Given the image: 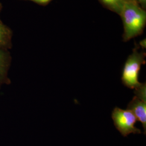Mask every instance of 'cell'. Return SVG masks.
<instances>
[{
  "label": "cell",
  "instance_id": "1",
  "mask_svg": "<svg viewBox=\"0 0 146 146\" xmlns=\"http://www.w3.org/2000/svg\"><path fill=\"white\" fill-rule=\"evenodd\" d=\"M120 16L124 27L125 41L141 34L146 25V11L135 0H129L125 3Z\"/></svg>",
  "mask_w": 146,
  "mask_h": 146
},
{
  "label": "cell",
  "instance_id": "2",
  "mask_svg": "<svg viewBox=\"0 0 146 146\" xmlns=\"http://www.w3.org/2000/svg\"><path fill=\"white\" fill-rule=\"evenodd\" d=\"M145 56V52H138L135 48L127 58L123 67L121 78L122 82L126 87L135 89L141 84L138 78L141 65L146 63Z\"/></svg>",
  "mask_w": 146,
  "mask_h": 146
},
{
  "label": "cell",
  "instance_id": "3",
  "mask_svg": "<svg viewBox=\"0 0 146 146\" xmlns=\"http://www.w3.org/2000/svg\"><path fill=\"white\" fill-rule=\"evenodd\" d=\"M111 118L116 128L123 136H127L131 133L141 134V130L135 126L137 120L131 110L115 107L112 111Z\"/></svg>",
  "mask_w": 146,
  "mask_h": 146
},
{
  "label": "cell",
  "instance_id": "4",
  "mask_svg": "<svg viewBox=\"0 0 146 146\" xmlns=\"http://www.w3.org/2000/svg\"><path fill=\"white\" fill-rule=\"evenodd\" d=\"M127 110L135 116L137 121H140L142 124L145 134L146 131V101L141 100L135 96L128 104Z\"/></svg>",
  "mask_w": 146,
  "mask_h": 146
},
{
  "label": "cell",
  "instance_id": "5",
  "mask_svg": "<svg viewBox=\"0 0 146 146\" xmlns=\"http://www.w3.org/2000/svg\"><path fill=\"white\" fill-rule=\"evenodd\" d=\"M108 9L121 15L125 3L129 0H100Z\"/></svg>",
  "mask_w": 146,
  "mask_h": 146
},
{
  "label": "cell",
  "instance_id": "6",
  "mask_svg": "<svg viewBox=\"0 0 146 146\" xmlns=\"http://www.w3.org/2000/svg\"><path fill=\"white\" fill-rule=\"evenodd\" d=\"M9 31L0 22V47L5 46L9 40Z\"/></svg>",
  "mask_w": 146,
  "mask_h": 146
},
{
  "label": "cell",
  "instance_id": "7",
  "mask_svg": "<svg viewBox=\"0 0 146 146\" xmlns=\"http://www.w3.org/2000/svg\"><path fill=\"white\" fill-rule=\"evenodd\" d=\"M5 68V54L0 50V79L3 76Z\"/></svg>",
  "mask_w": 146,
  "mask_h": 146
},
{
  "label": "cell",
  "instance_id": "8",
  "mask_svg": "<svg viewBox=\"0 0 146 146\" xmlns=\"http://www.w3.org/2000/svg\"><path fill=\"white\" fill-rule=\"evenodd\" d=\"M35 2H36L39 4H46L49 2H50L51 0H31Z\"/></svg>",
  "mask_w": 146,
  "mask_h": 146
},
{
  "label": "cell",
  "instance_id": "9",
  "mask_svg": "<svg viewBox=\"0 0 146 146\" xmlns=\"http://www.w3.org/2000/svg\"><path fill=\"white\" fill-rule=\"evenodd\" d=\"M135 1L139 5L140 4L143 8L144 7H146V0H135Z\"/></svg>",
  "mask_w": 146,
  "mask_h": 146
}]
</instances>
